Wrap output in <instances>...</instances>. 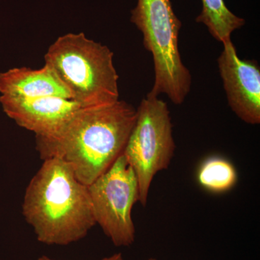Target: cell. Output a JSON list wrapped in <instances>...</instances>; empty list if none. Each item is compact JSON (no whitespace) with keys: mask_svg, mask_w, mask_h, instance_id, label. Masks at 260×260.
Listing matches in <instances>:
<instances>
[{"mask_svg":"<svg viewBox=\"0 0 260 260\" xmlns=\"http://www.w3.org/2000/svg\"><path fill=\"white\" fill-rule=\"evenodd\" d=\"M136 117L137 109L124 101L80 108L55 134L36 137L37 151L42 160L68 162L90 185L123 153Z\"/></svg>","mask_w":260,"mask_h":260,"instance_id":"cell-1","label":"cell"},{"mask_svg":"<svg viewBox=\"0 0 260 260\" xmlns=\"http://www.w3.org/2000/svg\"><path fill=\"white\" fill-rule=\"evenodd\" d=\"M43 160L25 189L24 218L42 244L66 246L78 242L96 225L88 186L61 159Z\"/></svg>","mask_w":260,"mask_h":260,"instance_id":"cell-2","label":"cell"},{"mask_svg":"<svg viewBox=\"0 0 260 260\" xmlns=\"http://www.w3.org/2000/svg\"><path fill=\"white\" fill-rule=\"evenodd\" d=\"M114 53L83 32L58 38L45 55L48 65L81 107L107 105L119 101V75Z\"/></svg>","mask_w":260,"mask_h":260,"instance_id":"cell-3","label":"cell"},{"mask_svg":"<svg viewBox=\"0 0 260 260\" xmlns=\"http://www.w3.org/2000/svg\"><path fill=\"white\" fill-rule=\"evenodd\" d=\"M130 21L143 34L144 47L153 56L155 80L149 94H166L176 105L183 104L190 91L191 77L181 60L182 25L170 0H138Z\"/></svg>","mask_w":260,"mask_h":260,"instance_id":"cell-4","label":"cell"},{"mask_svg":"<svg viewBox=\"0 0 260 260\" xmlns=\"http://www.w3.org/2000/svg\"><path fill=\"white\" fill-rule=\"evenodd\" d=\"M158 97L148 93L140 103L123 151L138 178L139 203L144 207L154 177L169 168L176 149L170 112Z\"/></svg>","mask_w":260,"mask_h":260,"instance_id":"cell-5","label":"cell"},{"mask_svg":"<svg viewBox=\"0 0 260 260\" xmlns=\"http://www.w3.org/2000/svg\"><path fill=\"white\" fill-rule=\"evenodd\" d=\"M88 187L95 223L116 246H131L135 240L132 211L140 202V188L124 154Z\"/></svg>","mask_w":260,"mask_h":260,"instance_id":"cell-6","label":"cell"},{"mask_svg":"<svg viewBox=\"0 0 260 260\" xmlns=\"http://www.w3.org/2000/svg\"><path fill=\"white\" fill-rule=\"evenodd\" d=\"M223 45L218 64L229 107L244 122L259 124V68L254 61L241 59L232 40Z\"/></svg>","mask_w":260,"mask_h":260,"instance_id":"cell-7","label":"cell"},{"mask_svg":"<svg viewBox=\"0 0 260 260\" xmlns=\"http://www.w3.org/2000/svg\"><path fill=\"white\" fill-rule=\"evenodd\" d=\"M0 104L10 119L36 137L55 134L81 108L72 99L58 96L18 99L0 95Z\"/></svg>","mask_w":260,"mask_h":260,"instance_id":"cell-8","label":"cell"},{"mask_svg":"<svg viewBox=\"0 0 260 260\" xmlns=\"http://www.w3.org/2000/svg\"><path fill=\"white\" fill-rule=\"evenodd\" d=\"M0 93L18 99L58 96L72 99L69 90L47 64L39 70L13 68L0 73Z\"/></svg>","mask_w":260,"mask_h":260,"instance_id":"cell-9","label":"cell"},{"mask_svg":"<svg viewBox=\"0 0 260 260\" xmlns=\"http://www.w3.org/2000/svg\"><path fill=\"white\" fill-rule=\"evenodd\" d=\"M203 9L196 22L204 24L214 39L224 43L231 40L234 30L245 25V20L232 13L224 0H202Z\"/></svg>","mask_w":260,"mask_h":260,"instance_id":"cell-10","label":"cell"},{"mask_svg":"<svg viewBox=\"0 0 260 260\" xmlns=\"http://www.w3.org/2000/svg\"><path fill=\"white\" fill-rule=\"evenodd\" d=\"M201 186L213 192H223L235 185L237 173L230 162L223 158H210L205 160L198 172Z\"/></svg>","mask_w":260,"mask_h":260,"instance_id":"cell-11","label":"cell"},{"mask_svg":"<svg viewBox=\"0 0 260 260\" xmlns=\"http://www.w3.org/2000/svg\"><path fill=\"white\" fill-rule=\"evenodd\" d=\"M38 260H55L51 259V258L48 257L47 256H42L38 259ZM101 260H124L123 259L122 254L121 253H116V254H113V255L110 256H108V257L104 258V259Z\"/></svg>","mask_w":260,"mask_h":260,"instance_id":"cell-12","label":"cell"},{"mask_svg":"<svg viewBox=\"0 0 260 260\" xmlns=\"http://www.w3.org/2000/svg\"><path fill=\"white\" fill-rule=\"evenodd\" d=\"M148 260H157V259H155V258H150V259H148Z\"/></svg>","mask_w":260,"mask_h":260,"instance_id":"cell-13","label":"cell"}]
</instances>
